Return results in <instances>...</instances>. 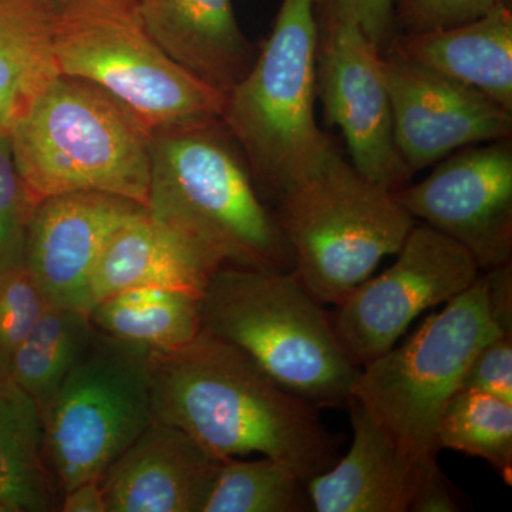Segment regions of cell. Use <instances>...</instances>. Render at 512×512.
<instances>
[{
	"mask_svg": "<svg viewBox=\"0 0 512 512\" xmlns=\"http://www.w3.org/2000/svg\"><path fill=\"white\" fill-rule=\"evenodd\" d=\"M151 394L156 419L221 460L259 453L309 481L340 458V439L320 420L319 407L204 330L184 348L153 352Z\"/></svg>",
	"mask_w": 512,
	"mask_h": 512,
	"instance_id": "6da1fadb",
	"label": "cell"
},
{
	"mask_svg": "<svg viewBox=\"0 0 512 512\" xmlns=\"http://www.w3.org/2000/svg\"><path fill=\"white\" fill-rule=\"evenodd\" d=\"M146 210L220 266L293 271L275 211L220 119L153 131Z\"/></svg>",
	"mask_w": 512,
	"mask_h": 512,
	"instance_id": "7a4b0ae2",
	"label": "cell"
},
{
	"mask_svg": "<svg viewBox=\"0 0 512 512\" xmlns=\"http://www.w3.org/2000/svg\"><path fill=\"white\" fill-rule=\"evenodd\" d=\"M318 33L315 0H281L271 35L225 96L221 123L275 205L339 147L315 116Z\"/></svg>",
	"mask_w": 512,
	"mask_h": 512,
	"instance_id": "3957f363",
	"label": "cell"
},
{
	"mask_svg": "<svg viewBox=\"0 0 512 512\" xmlns=\"http://www.w3.org/2000/svg\"><path fill=\"white\" fill-rule=\"evenodd\" d=\"M202 330L231 343L316 407H346L360 367L293 271L221 266L201 296Z\"/></svg>",
	"mask_w": 512,
	"mask_h": 512,
	"instance_id": "277c9868",
	"label": "cell"
},
{
	"mask_svg": "<svg viewBox=\"0 0 512 512\" xmlns=\"http://www.w3.org/2000/svg\"><path fill=\"white\" fill-rule=\"evenodd\" d=\"M9 140L37 201L94 191L146 207L153 131L96 84L60 74L10 128Z\"/></svg>",
	"mask_w": 512,
	"mask_h": 512,
	"instance_id": "5b68a950",
	"label": "cell"
},
{
	"mask_svg": "<svg viewBox=\"0 0 512 512\" xmlns=\"http://www.w3.org/2000/svg\"><path fill=\"white\" fill-rule=\"evenodd\" d=\"M275 207L293 272L322 305H338L369 279L386 256L400 251L417 222L339 147Z\"/></svg>",
	"mask_w": 512,
	"mask_h": 512,
	"instance_id": "8992f818",
	"label": "cell"
},
{
	"mask_svg": "<svg viewBox=\"0 0 512 512\" xmlns=\"http://www.w3.org/2000/svg\"><path fill=\"white\" fill-rule=\"evenodd\" d=\"M63 76L96 84L151 131L220 119L225 96L165 55L131 0H55Z\"/></svg>",
	"mask_w": 512,
	"mask_h": 512,
	"instance_id": "52a82bcc",
	"label": "cell"
},
{
	"mask_svg": "<svg viewBox=\"0 0 512 512\" xmlns=\"http://www.w3.org/2000/svg\"><path fill=\"white\" fill-rule=\"evenodd\" d=\"M501 332L488 308L487 279L480 274L403 345L360 367L350 399L407 456L437 463L441 414L478 350Z\"/></svg>",
	"mask_w": 512,
	"mask_h": 512,
	"instance_id": "ba28073f",
	"label": "cell"
},
{
	"mask_svg": "<svg viewBox=\"0 0 512 512\" xmlns=\"http://www.w3.org/2000/svg\"><path fill=\"white\" fill-rule=\"evenodd\" d=\"M151 369L153 350L97 330L42 419L59 495L84 481L101 480L154 420Z\"/></svg>",
	"mask_w": 512,
	"mask_h": 512,
	"instance_id": "9c48e42d",
	"label": "cell"
},
{
	"mask_svg": "<svg viewBox=\"0 0 512 512\" xmlns=\"http://www.w3.org/2000/svg\"><path fill=\"white\" fill-rule=\"evenodd\" d=\"M396 255L389 269L329 313L336 338L359 367L392 349L420 313L450 302L481 274L466 248L421 222Z\"/></svg>",
	"mask_w": 512,
	"mask_h": 512,
	"instance_id": "30bf717a",
	"label": "cell"
},
{
	"mask_svg": "<svg viewBox=\"0 0 512 512\" xmlns=\"http://www.w3.org/2000/svg\"><path fill=\"white\" fill-rule=\"evenodd\" d=\"M316 18V97L326 120L342 131L350 163L360 173L392 192L406 187L413 173L394 141L383 53L355 20L322 13Z\"/></svg>",
	"mask_w": 512,
	"mask_h": 512,
	"instance_id": "8fae6325",
	"label": "cell"
},
{
	"mask_svg": "<svg viewBox=\"0 0 512 512\" xmlns=\"http://www.w3.org/2000/svg\"><path fill=\"white\" fill-rule=\"evenodd\" d=\"M416 221L454 239L480 272L512 258V138L461 148L393 192Z\"/></svg>",
	"mask_w": 512,
	"mask_h": 512,
	"instance_id": "7c38bea8",
	"label": "cell"
},
{
	"mask_svg": "<svg viewBox=\"0 0 512 512\" xmlns=\"http://www.w3.org/2000/svg\"><path fill=\"white\" fill-rule=\"evenodd\" d=\"M400 157L413 175L461 148L512 138V113L397 52L382 56Z\"/></svg>",
	"mask_w": 512,
	"mask_h": 512,
	"instance_id": "4fadbf2b",
	"label": "cell"
},
{
	"mask_svg": "<svg viewBox=\"0 0 512 512\" xmlns=\"http://www.w3.org/2000/svg\"><path fill=\"white\" fill-rule=\"evenodd\" d=\"M144 208L94 191L37 202L26 234L25 264L47 305L90 312V286L101 252L114 231Z\"/></svg>",
	"mask_w": 512,
	"mask_h": 512,
	"instance_id": "5bb4252c",
	"label": "cell"
},
{
	"mask_svg": "<svg viewBox=\"0 0 512 512\" xmlns=\"http://www.w3.org/2000/svg\"><path fill=\"white\" fill-rule=\"evenodd\" d=\"M222 461L154 417L101 477L107 512H204Z\"/></svg>",
	"mask_w": 512,
	"mask_h": 512,
	"instance_id": "9a60e30c",
	"label": "cell"
},
{
	"mask_svg": "<svg viewBox=\"0 0 512 512\" xmlns=\"http://www.w3.org/2000/svg\"><path fill=\"white\" fill-rule=\"evenodd\" d=\"M353 441L345 457L308 481L316 512H412L437 463H419L353 399L346 404Z\"/></svg>",
	"mask_w": 512,
	"mask_h": 512,
	"instance_id": "2e32d148",
	"label": "cell"
},
{
	"mask_svg": "<svg viewBox=\"0 0 512 512\" xmlns=\"http://www.w3.org/2000/svg\"><path fill=\"white\" fill-rule=\"evenodd\" d=\"M138 15L165 55L227 96L258 52L235 18L232 0H136Z\"/></svg>",
	"mask_w": 512,
	"mask_h": 512,
	"instance_id": "e0dca14e",
	"label": "cell"
},
{
	"mask_svg": "<svg viewBox=\"0 0 512 512\" xmlns=\"http://www.w3.org/2000/svg\"><path fill=\"white\" fill-rule=\"evenodd\" d=\"M221 268L187 239L151 218L146 208L114 231L92 278V308L114 293L171 288L202 296Z\"/></svg>",
	"mask_w": 512,
	"mask_h": 512,
	"instance_id": "ac0fdd59",
	"label": "cell"
},
{
	"mask_svg": "<svg viewBox=\"0 0 512 512\" xmlns=\"http://www.w3.org/2000/svg\"><path fill=\"white\" fill-rule=\"evenodd\" d=\"M390 49L512 113V8L501 5L451 28L400 33Z\"/></svg>",
	"mask_w": 512,
	"mask_h": 512,
	"instance_id": "d6986e66",
	"label": "cell"
},
{
	"mask_svg": "<svg viewBox=\"0 0 512 512\" xmlns=\"http://www.w3.org/2000/svg\"><path fill=\"white\" fill-rule=\"evenodd\" d=\"M53 20L55 0H0V134L60 76Z\"/></svg>",
	"mask_w": 512,
	"mask_h": 512,
	"instance_id": "ffe728a7",
	"label": "cell"
},
{
	"mask_svg": "<svg viewBox=\"0 0 512 512\" xmlns=\"http://www.w3.org/2000/svg\"><path fill=\"white\" fill-rule=\"evenodd\" d=\"M59 503L39 409L12 377L0 373V510L53 512Z\"/></svg>",
	"mask_w": 512,
	"mask_h": 512,
	"instance_id": "44dd1931",
	"label": "cell"
},
{
	"mask_svg": "<svg viewBox=\"0 0 512 512\" xmlns=\"http://www.w3.org/2000/svg\"><path fill=\"white\" fill-rule=\"evenodd\" d=\"M89 315L104 335L153 352L184 348L202 332L201 296L181 289H127L97 302Z\"/></svg>",
	"mask_w": 512,
	"mask_h": 512,
	"instance_id": "7402d4cb",
	"label": "cell"
},
{
	"mask_svg": "<svg viewBox=\"0 0 512 512\" xmlns=\"http://www.w3.org/2000/svg\"><path fill=\"white\" fill-rule=\"evenodd\" d=\"M89 312L47 305L10 360L8 375L45 416L64 379L96 339Z\"/></svg>",
	"mask_w": 512,
	"mask_h": 512,
	"instance_id": "603a6c76",
	"label": "cell"
},
{
	"mask_svg": "<svg viewBox=\"0 0 512 512\" xmlns=\"http://www.w3.org/2000/svg\"><path fill=\"white\" fill-rule=\"evenodd\" d=\"M313 511L308 481L274 458L222 461L204 512Z\"/></svg>",
	"mask_w": 512,
	"mask_h": 512,
	"instance_id": "cb8c5ba5",
	"label": "cell"
},
{
	"mask_svg": "<svg viewBox=\"0 0 512 512\" xmlns=\"http://www.w3.org/2000/svg\"><path fill=\"white\" fill-rule=\"evenodd\" d=\"M441 450L480 457L512 483V403L493 394L460 389L441 414Z\"/></svg>",
	"mask_w": 512,
	"mask_h": 512,
	"instance_id": "d4e9b609",
	"label": "cell"
},
{
	"mask_svg": "<svg viewBox=\"0 0 512 512\" xmlns=\"http://www.w3.org/2000/svg\"><path fill=\"white\" fill-rule=\"evenodd\" d=\"M47 302L26 268L25 258L0 268V373L42 316Z\"/></svg>",
	"mask_w": 512,
	"mask_h": 512,
	"instance_id": "484cf974",
	"label": "cell"
},
{
	"mask_svg": "<svg viewBox=\"0 0 512 512\" xmlns=\"http://www.w3.org/2000/svg\"><path fill=\"white\" fill-rule=\"evenodd\" d=\"M37 202L13 163L9 134H0V268L25 258L26 234Z\"/></svg>",
	"mask_w": 512,
	"mask_h": 512,
	"instance_id": "4316f807",
	"label": "cell"
},
{
	"mask_svg": "<svg viewBox=\"0 0 512 512\" xmlns=\"http://www.w3.org/2000/svg\"><path fill=\"white\" fill-rule=\"evenodd\" d=\"M392 2L394 22L399 35L463 25L503 5L501 0H392Z\"/></svg>",
	"mask_w": 512,
	"mask_h": 512,
	"instance_id": "83f0119b",
	"label": "cell"
},
{
	"mask_svg": "<svg viewBox=\"0 0 512 512\" xmlns=\"http://www.w3.org/2000/svg\"><path fill=\"white\" fill-rule=\"evenodd\" d=\"M460 389L493 394L512 403V333H498L478 350Z\"/></svg>",
	"mask_w": 512,
	"mask_h": 512,
	"instance_id": "f1b7e54d",
	"label": "cell"
},
{
	"mask_svg": "<svg viewBox=\"0 0 512 512\" xmlns=\"http://www.w3.org/2000/svg\"><path fill=\"white\" fill-rule=\"evenodd\" d=\"M316 13L355 20L380 52L393 46L397 32L392 0H315Z\"/></svg>",
	"mask_w": 512,
	"mask_h": 512,
	"instance_id": "f546056e",
	"label": "cell"
},
{
	"mask_svg": "<svg viewBox=\"0 0 512 512\" xmlns=\"http://www.w3.org/2000/svg\"><path fill=\"white\" fill-rule=\"evenodd\" d=\"M490 315L498 329L512 333V265L497 266L484 272Z\"/></svg>",
	"mask_w": 512,
	"mask_h": 512,
	"instance_id": "4dcf8cb0",
	"label": "cell"
},
{
	"mask_svg": "<svg viewBox=\"0 0 512 512\" xmlns=\"http://www.w3.org/2000/svg\"><path fill=\"white\" fill-rule=\"evenodd\" d=\"M461 508L460 497L439 467L423 484L412 512H456Z\"/></svg>",
	"mask_w": 512,
	"mask_h": 512,
	"instance_id": "1f68e13d",
	"label": "cell"
},
{
	"mask_svg": "<svg viewBox=\"0 0 512 512\" xmlns=\"http://www.w3.org/2000/svg\"><path fill=\"white\" fill-rule=\"evenodd\" d=\"M59 511L62 512H107L101 480H89L74 485L60 495Z\"/></svg>",
	"mask_w": 512,
	"mask_h": 512,
	"instance_id": "d6a6232c",
	"label": "cell"
},
{
	"mask_svg": "<svg viewBox=\"0 0 512 512\" xmlns=\"http://www.w3.org/2000/svg\"><path fill=\"white\" fill-rule=\"evenodd\" d=\"M503 2V5L508 6V8H512V0H501Z\"/></svg>",
	"mask_w": 512,
	"mask_h": 512,
	"instance_id": "836d02e7",
	"label": "cell"
},
{
	"mask_svg": "<svg viewBox=\"0 0 512 512\" xmlns=\"http://www.w3.org/2000/svg\"><path fill=\"white\" fill-rule=\"evenodd\" d=\"M131 2H136V0H131Z\"/></svg>",
	"mask_w": 512,
	"mask_h": 512,
	"instance_id": "e575fe53",
	"label": "cell"
},
{
	"mask_svg": "<svg viewBox=\"0 0 512 512\" xmlns=\"http://www.w3.org/2000/svg\"><path fill=\"white\" fill-rule=\"evenodd\" d=\"M0 512H3L2 510H0Z\"/></svg>",
	"mask_w": 512,
	"mask_h": 512,
	"instance_id": "d590c367",
	"label": "cell"
}]
</instances>
